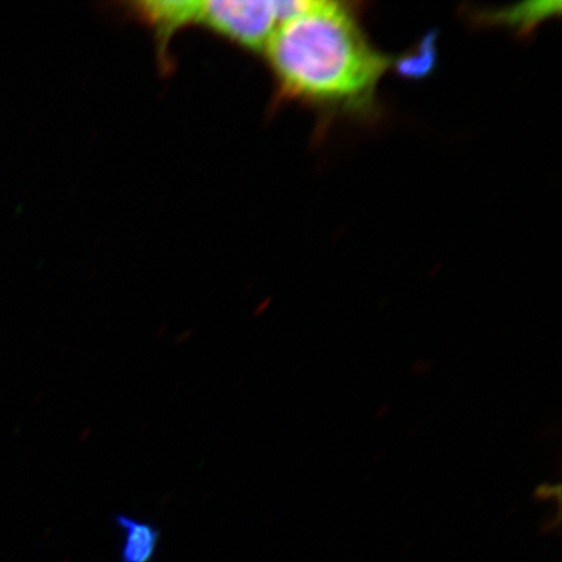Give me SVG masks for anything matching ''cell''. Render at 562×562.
<instances>
[{"label": "cell", "mask_w": 562, "mask_h": 562, "mask_svg": "<svg viewBox=\"0 0 562 562\" xmlns=\"http://www.w3.org/2000/svg\"><path fill=\"white\" fill-rule=\"evenodd\" d=\"M306 2L263 0H191L189 25H202L251 52L265 50L285 20L304 10Z\"/></svg>", "instance_id": "obj_2"}, {"label": "cell", "mask_w": 562, "mask_h": 562, "mask_svg": "<svg viewBox=\"0 0 562 562\" xmlns=\"http://www.w3.org/2000/svg\"><path fill=\"white\" fill-rule=\"evenodd\" d=\"M122 533L121 562H153L159 550L161 531L151 522L128 515H116Z\"/></svg>", "instance_id": "obj_3"}, {"label": "cell", "mask_w": 562, "mask_h": 562, "mask_svg": "<svg viewBox=\"0 0 562 562\" xmlns=\"http://www.w3.org/2000/svg\"><path fill=\"white\" fill-rule=\"evenodd\" d=\"M279 93L334 114L367 115L391 61L363 32L355 7L307 2L265 50Z\"/></svg>", "instance_id": "obj_1"}]
</instances>
